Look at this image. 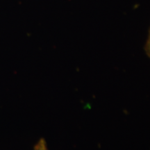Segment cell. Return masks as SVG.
Returning <instances> with one entry per match:
<instances>
[{
  "mask_svg": "<svg viewBox=\"0 0 150 150\" xmlns=\"http://www.w3.org/2000/svg\"><path fill=\"white\" fill-rule=\"evenodd\" d=\"M33 150H49L46 140L44 138H40L35 145Z\"/></svg>",
  "mask_w": 150,
  "mask_h": 150,
  "instance_id": "1",
  "label": "cell"
},
{
  "mask_svg": "<svg viewBox=\"0 0 150 150\" xmlns=\"http://www.w3.org/2000/svg\"><path fill=\"white\" fill-rule=\"evenodd\" d=\"M145 50L147 55L149 56L150 59V27L149 30V33H148V37L147 39V42H146L145 47Z\"/></svg>",
  "mask_w": 150,
  "mask_h": 150,
  "instance_id": "2",
  "label": "cell"
}]
</instances>
